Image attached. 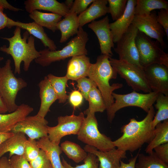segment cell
<instances>
[{
    "mask_svg": "<svg viewBox=\"0 0 168 168\" xmlns=\"http://www.w3.org/2000/svg\"><path fill=\"white\" fill-rule=\"evenodd\" d=\"M140 64L143 68L154 63L168 67V54L159 43L138 30L135 39Z\"/></svg>",
    "mask_w": 168,
    "mask_h": 168,
    "instance_id": "obj_8",
    "label": "cell"
},
{
    "mask_svg": "<svg viewBox=\"0 0 168 168\" xmlns=\"http://www.w3.org/2000/svg\"><path fill=\"white\" fill-rule=\"evenodd\" d=\"M168 10V2L165 0H137L135 16H144L150 15L155 9Z\"/></svg>",
    "mask_w": 168,
    "mask_h": 168,
    "instance_id": "obj_28",
    "label": "cell"
},
{
    "mask_svg": "<svg viewBox=\"0 0 168 168\" xmlns=\"http://www.w3.org/2000/svg\"><path fill=\"white\" fill-rule=\"evenodd\" d=\"M94 0H75L69 11V13H75L80 15L84 12L88 6Z\"/></svg>",
    "mask_w": 168,
    "mask_h": 168,
    "instance_id": "obj_40",
    "label": "cell"
},
{
    "mask_svg": "<svg viewBox=\"0 0 168 168\" xmlns=\"http://www.w3.org/2000/svg\"><path fill=\"white\" fill-rule=\"evenodd\" d=\"M91 64L90 58L86 55L72 57L68 63L65 76L68 80L76 81L88 76Z\"/></svg>",
    "mask_w": 168,
    "mask_h": 168,
    "instance_id": "obj_21",
    "label": "cell"
},
{
    "mask_svg": "<svg viewBox=\"0 0 168 168\" xmlns=\"http://www.w3.org/2000/svg\"><path fill=\"white\" fill-rule=\"evenodd\" d=\"M153 151L159 159L168 164V143L156 147Z\"/></svg>",
    "mask_w": 168,
    "mask_h": 168,
    "instance_id": "obj_43",
    "label": "cell"
},
{
    "mask_svg": "<svg viewBox=\"0 0 168 168\" xmlns=\"http://www.w3.org/2000/svg\"><path fill=\"white\" fill-rule=\"evenodd\" d=\"M83 161V164L75 166L71 165L63 158L61 162L64 168H100L97 158L92 153L88 152L86 157Z\"/></svg>",
    "mask_w": 168,
    "mask_h": 168,
    "instance_id": "obj_36",
    "label": "cell"
},
{
    "mask_svg": "<svg viewBox=\"0 0 168 168\" xmlns=\"http://www.w3.org/2000/svg\"><path fill=\"white\" fill-rule=\"evenodd\" d=\"M155 114L152 106L142 120L130 119L129 122L121 128L122 135L113 141L114 147L125 152H133L140 148L144 143H149L154 136L152 124Z\"/></svg>",
    "mask_w": 168,
    "mask_h": 168,
    "instance_id": "obj_1",
    "label": "cell"
},
{
    "mask_svg": "<svg viewBox=\"0 0 168 168\" xmlns=\"http://www.w3.org/2000/svg\"><path fill=\"white\" fill-rule=\"evenodd\" d=\"M77 86L86 100H88V95L91 89L97 86L96 83L89 78L86 77L81 78L76 81Z\"/></svg>",
    "mask_w": 168,
    "mask_h": 168,
    "instance_id": "obj_38",
    "label": "cell"
},
{
    "mask_svg": "<svg viewBox=\"0 0 168 168\" xmlns=\"http://www.w3.org/2000/svg\"><path fill=\"white\" fill-rule=\"evenodd\" d=\"M29 163L31 168H48L51 165L45 152L41 149L38 156Z\"/></svg>",
    "mask_w": 168,
    "mask_h": 168,
    "instance_id": "obj_39",
    "label": "cell"
},
{
    "mask_svg": "<svg viewBox=\"0 0 168 168\" xmlns=\"http://www.w3.org/2000/svg\"><path fill=\"white\" fill-rule=\"evenodd\" d=\"M112 67L117 74L125 79L133 91H142L148 93L152 92L145 77L143 69L127 62L109 58Z\"/></svg>",
    "mask_w": 168,
    "mask_h": 168,
    "instance_id": "obj_9",
    "label": "cell"
},
{
    "mask_svg": "<svg viewBox=\"0 0 168 168\" xmlns=\"http://www.w3.org/2000/svg\"><path fill=\"white\" fill-rule=\"evenodd\" d=\"M33 110L32 107L23 103L13 112L0 114V132H11L18 123L28 116Z\"/></svg>",
    "mask_w": 168,
    "mask_h": 168,
    "instance_id": "obj_19",
    "label": "cell"
},
{
    "mask_svg": "<svg viewBox=\"0 0 168 168\" xmlns=\"http://www.w3.org/2000/svg\"><path fill=\"white\" fill-rule=\"evenodd\" d=\"M158 93L152 91L146 94H142L133 90L131 93L125 94L113 92L112 95L115 100L107 110L108 121L111 123L115 117L116 113L121 109L127 107H137L147 113L155 102Z\"/></svg>",
    "mask_w": 168,
    "mask_h": 168,
    "instance_id": "obj_7",
    "label": "cell"
},
{
    "mask_svg": "<svg viewBox=\"0 0 168 168\" xmlns=\"http://www.w3.org/2000/svg\"><path fill=\"white\" fill-rule=\"evenodd\" d=\"M83 113L87 116L85 117L77 135L78 139L100 151H107L115 147L110 138L99 131L95 113Z\"/></svg>",
    "mask_w": 168,
    "mask_h": 168,
    "instance_id": "obj_6",
    "label": "cell"
},
{
    "mask_svg": "<svg viewBox=\"0 0 168 168\" xmlns=\"http://www.w3.org/2000/svg\"><path fill=\"white\" fill-rule=\"evenodd\" d=\"M11 63L10 59H7L5 65L0 67V94L9 113L18 108L19 106L16 103L17 93L27 86L23 79L15 76Z\"/></svg>",
    "mask_w": 168,
    "mask_h": 168,
    "instance_id": "obj_5",
    "label": "cell"
},
{
    "mask_svg": "<svg viewBox=\"0 0 168 168\" xmlns=\"http://www.w3.org/2000/svg\"><path fill=\"white\" fill-rule=\"evenodd\" d=\"M107 0H94L91 4L78 16L79 27L109 13Z\"/></svg>",
    "mask_w": 168,
    "mask_h": 168,
    "instance_id": "obj_24",
    "label": "cell"
},
{
    "mask_svg": "<svg viewBox=\"0 0 168 168\" xmlns=\"http://www.w3.org/2000/svg\"><path fill=\"white\" fill-rule=\"evenodd\" d=\"M14 132H0V145L7 139L12 136Z\"/></svg>",
    "mask_w": 168,
    "mask_h": 168,
    "instance_id": "obj_49",
    "label": "cell"
},
{
    "mask_svg": "<svg viewBox=\"0 0 168 168\" xmlns=\"http://www.w3.org/2000/svg\"><path fill=\"white\" fill-rule=\"evenodd\" d=\"M37 143L40 149L45 152L53 168H64L60 157L63 152L59 145L51 142L48 137L40 138Z\"/></svg>",
    "mask_w": 168,
    "mask_h": 168,
    "instance_id": "obj_26",
    "label": "cell"
},
{
    "mask_svg": "<svg viewBox=\"0 0 168 168\" xmlns=\"http://www.w3.org/2000/svg\"><path fill=\"white\" fill-rule=\"evenodd\" d=\"M13 135L0 145V158L9 152V158L14 155L23 156L27 140L25 134L21 132H14Z\"/></svg>",
    "mask_w": 168,
    "mask_h": 168,
    "instance_id": "obj_23",
    "label": "cell"
},
{
    "mask_svg": "<svg viewBox=\"0 0 168 168\" xmlns=\"http://www.w3.org/2000/svg\"><path fill=\"white\" fill-rule=\"evenodd\" d=\"M138 30L132 24L126 32L116 43L114 49L119 56V59L135 65L143 69L140 65L136 47L135 39Z\"/></svg>",
    "mask_w": 168,
    "mask_h": 168,
    "instance_id": "obj_11",
    "label": "cell"
},
{
    "mask_svg": "<svg viewBox=\"0 0 168 168\" xmlns=\"http://www.w3.org/2000/svg\"><path fill=\"white\" fill-rule=\"evenodd\" d=\"M26 31L21 36V28L16 27L13 32V35L10 38L2 37L7 40L9 46L7 47L3 45L0 47V50L9 54L12 57L15 66L14 74L21 73V64L23 62V69L27 71L31 63L40 55L39 51L37 50L35 44V39Z\"/></svg>",
    "mask_w": 168,
    "mask_h": 168,
    "instance_id": "obj_2",
    "label": "cell"
},
{
    "mask_svg": "<svg viewBox=\"0 0 168 168\" xmlns=\"http://www.w3.org/2000/svg\"><path fill=\"white\" fill-rule=\"evenodd\" d=\"M13 26L26 30L30 34L40 40L44 46L49 50H56L57 47L54 41L48 37L43 27L35 22L24 23L9 18L8 28L10 29Z\"/></svg>",
    "mask_w": 168,
    "mask_h": 168,
    "instance_id": "obj_18",
    "label": "cell"
},
{
    "mask_svg": "<svg viewBox=\"0 0 168 168\" xmlns=\"http://www.w3.org/2000/svg\"><path fill=\"white\" fill-rule=\"evenodd\" d=\"M137 159L135 168H168V164L159 159L154 151L147 155L138 153Z\"/></svg>",
    "mask_w": 168,
    "mask_h": 168,
    "instance_id": "obj_34",
    "label": "cell"
},
{
    "mask_svg": "<svg viewBox=\"0 0 168 168\" xmlns=\"http://www.w3.org/2000/svg\"><path fill=\"white\" fill-rule=\"evenodd\" d=\"M89 107L84 112H102L106 110L103 96L97 86L92 87L88 95Z\"/></svg>",
    "mask_w": 168,
    "mask_h": 168,
    "instance_id": "obj_33",
    "label": "cell"
},
{
    "mask_svg": "<svg viewBox=\"0 0 168 168\" xmlns=\"http://www.w3.org/2000/svg\"><path fill=\"white\" fill-rule=\"evenodd\" d=\"M48 168H53L51 165Z\"/></svg>",
    "mask_w": 168,
    "mask_h": 168,
    "instance_id": "obj_53",
    "label": "cell"
},
{
    "mask_svg": "<svg viewBox=\"0 0 168 168\" xmlns=\"http://www.w3.org/2000/svg\"><path fill=\"white\" fill-rule=\"evenodd\" d=\"M4 59V58L0 56V62L2 60Z\"/></svg>",
    "mask_w": 168,
    "mask_h": 168,
    "instance_id": "obj_52",
    "label": "cell"
},
{
    "mask_svg": "<svg viewBox=\"0 0 168 168\" xmlns=\"http://www.w3.org/2000/svg\"><path fill=\"white\" fill-rule=\"evenodd\" d=\"M157 21L165 31L167 39H168V10L162 9L158 12L156 16Z\"/></svg>",
    "mask_w": 168,
    "mask_h": 168,
    "instance_id": "obj_42",
    "label": "cell"
},
{
    "mask_svg": "<svg viewBox=\"0 0 168 168\" xmlns=\"http://www.w3.org/2000/svg\"><path fill=\"white\" fill-rule=\"evenodd\" d=\"M84 118V114L82 112L78 115L73 114L59 116L57 125L48 127L49 139L53 143L59 145L63 137L71 134L77 135Z\"/></svg>",
    "mask_w": 168,
    "mask_h": 168,
    "instance_id": "obj_10",
    "label": "cell"
},
{
    "mask_svg": "<svg viewBox=\"0 0 168 168\" xmlns=\"http://www.w3.org/2000/svg\"><path fill=\"white\" fill-rule=\"evenodd\" d=\"M156 16L154 12H152L150 15L146 16H135L132 24L138 31L151 39L156 40L164 50L166 47V44L163 40L166 34L163 28L157 21Z\"/></svg>",
    "mask_w": 168,
    "mask_h": 168,
    "instance_id": "obj_12",
    "label": "cell"
},
{
    "mask_svg": "<svg viewBox=\"0 0 168 168\" xmlns=\"http://www.w3.org/2000/svg\"><path fill=\"white\" fill-rule=\"evenodd\" d=\"M29 16L34 22L53 32L57 30V24L62 20V17L56 14L43 12L37 10L32 11L29 13Z\"/></svg>",
    "mask_w": 168,
    "mask_h": 168,
    "instance_id": "obj_27",
    "label": "cell"
},
{
    "mask_svg": "<svg viewBox=\"0 0 168 168\" xmlns=\"http://www.w3.org/2000/svg\"><path fill=\"white\" fill-rule=\"evenodd\" d=\"M110 57L102 54L98 56L96 63L91 64L88 74L89 78L96 83L100 91L106 110L114 102L112 95L113 91L122 88L123 86L122 83H118L110 85V80L116 79L117 73L110 64Z\"/></svg>",
    "mask_w": 168,
    "mask_h": 168,
    "instance_id": "obj_3",
    "label": "cell"
},
{
    "mask_svg": "<svg viewBox=\"0 0 168 168\" xmlns=\"http://www.w3.org/2000/svg\"><path fill=\"white\" fill-rule=\"evenodd\" d=\"M60 147L69 158L77 163L83 161L87 156V152L80 145L70 141L63 142Z\"/></svg>",
    "mask_w": 168,
    "mask_h": 168,
    "instance_id": "obj_31",
    "label": "cell"
},
{
    "mask_svg": "<svg viewBox=\"0 0 168 168\" xmlns=\"http://www.w3.org/2000/svg\"><path fill=\"white\" fill-rule=\"evenodd\" d=\"M154 138L145 150L148 154L152 152L156 147L168 143V120L158 124L154 129Z\"/></svg>",
    "mask_w": 168,
    "mask_h": 168,
    "instance_id": "obj_29",
    "label": "cell"
},
{
    "mask_svg": "<svg viewBox=\"0 0 168 168\" xmlns=\"http://www.w3.org/2000/svg\"><path fill=\"white\" fill-rule=\"evenodd\" d=\"M9 160L12 168H31L23 156L14 155Z\"/></svg>",
    "mask_w": 168,
    "mask_h": 168,
    "instance_id": "obj_41",
    "label": "cell"
},
{
    "mask_svg": "<svg viewBox=\"0 0 168 168\" xmlns=\"http://www.w3.org/2000/svg\"><path fill=\"white\" fill-rule=\"evenodd\" d=\"M73 0H66L64 3L67 7L70 10L73 5Z\"/></svg>",
    "mask_w": 168,
    "mask_h": 168,
    "instance_id": "obj_51",
    "label": "cell"
},
{
    "mask_svg": "<svg viewBox=\"0 0 168 168\" xmlns=\"http://www.w3.org/2000/svg\"><path fill=\"white\" fill-rule=\"evenodd\" d=\"M79 27L77 15L74 13H69L57 24V29L61 33L59 42H65L71 37L77 34Z\"/></svg>",
    "mask_w": 168,
    "mask_h": 168,
    "instance_id": "obj_25",
    "label": "cell"
},
{
    "mask_svg": "<svg viewBox=\"0 0 168 168\" xmlns=\"http://www.w3.org/2000/svg\"><path fill=\"white\" fill-rule=\"evenodd\" d=\"M137 0H128L125 11L122 15L109 26L114 43H116L132 24L135 16L134 9Z\"/></svg>",
    "mask_w": 168,
    "mask_h": 168,
    "instance_id": "obj_17",
    "label": "cell"
},
{
    "mask_svg": "<svg viewBox=\"0 0 168 168\" xmlns=\"http://www.w3.org/2000/svg\"><path fill=\"white\" fill-rule=\"evenodd\" d=\"M155 102L154 106L157 111L152 124L154 129L158 124L168 120V96L159 93Z\"/></svg>",
    "mask_w": 168,
    "mask_h": 168,
    "instance_id": "obj_32",
    "label": "cell"
},
{
    "mask_svg": "<svg viewBox=\"0 0 168 168\" xmlns=\"http://www.w3.org/2000/svg\"><path fill=\"white\" fill-rule=\"evenodd\" d=\"M107 16L100 20L92 21L88 26L98 38L101 54L111 57L113 55L112 49L114 48V44Z\"/></svg>",
    "mask_w": 168,
    "mask_h": 168,
    "instance_id": "obj_15",
    "label": "cell"
},
{
    "mask_svg": "<svg viewBox=\"0 0 168 168\" xmlns=\"http://www.w3.org/2000/svg\"><path fill=\"white\" fill-rule=\"evenodd\" d=\"M47 77L57 95L58 103L65 102L69 97L66 90L68 80L67 77H57L51 73L48 74Z\"/></svg>",
    "mask_w": 168,
    "mask_h": 168,
    "instance_id": "obj_30",
    "label": "cell"
},
{
    "mask_svg": "<svg viewBox=\"0 0 168 168\" xmlns=\"http://www.w3.org/2000/svg\"><path fill=\"white\" fill-rule=\"evenodd\" d=\"M138 153L134 157L129 159L128 163H124L121 160L119 168H135V165L137 160Z\"/></svg>",
    "mask_w": 168,
    "mask_h": 168,
    "instance_id": "obj_46",
    "label": "cell"
},
{
    "mask_svg": "<svg viewBox=\"0 0 168 168\" xmlns=\"http://www.w3.org/2000/svg\"><path fill=\"white\" fill-rule=\"evenodd\" d=\"M68 99L70 104L75 108L79 107L82 104L83 97L79 90H75L70 93Z\"/></svg>",
    "mask_w": 168,
    "mask_h": 168,
    "instance_id": "obj_44",
    "label": "cell"
},
{
    "mask_svg": "<svg viewBox=\"0 0 168 168\" xmlns=\"http://www.w3.org/2000/svg\"><path fill=\"white\" fill-rule=\"evenodd\" d=\"M84 149L86 152L92 153L96 156L100 163V168H119L121 159L127 158L126 152L115 147L104 152L86 145Z\"/></svg>",
    "mask_w": 168,
    "mask_h": 168,
    "instance_id": "obj_16",
    "label": "cell"
},
{
    "mask_svg": "<svg viewBox=\"0 0 168 168\" xmlns=\"http://www.w3.org/2000/svg\"><path fill=\"white\" fill-rule=\"evenodd\" d=\"M89 40L88 35L82 27H80L77 35L71 39L62 49L51 51L46 48L40 50V56L35 62L43 67L49 65L53 63L64 60L76 56L87 55L86 45Z\"/></svg>",
    "mask_w": 168,
    "mask_h": 168,
    "instance_id": "obj_4",
    "label": "cell"
},
{
    "mask_svg": "<svg viewBox=\"0 0 168 168\" xmlns=\"http://www.w3.org/2000/svg\"><path fill=\"white\" fill-rule=\"evenodd\" d=\"M0 5L4 9H8L14 12H18L22 10L21 9L16 7L12 6L8 3L6 0H0Z\"/></svg>",
    "mask_w": 168,
    "mask_h": 168,
    "instance_id": "obj_47",
    "label": "cell"
},
{
    "mask_svg": "<svg viewBox=\"0 0 168 168\" xmlns=\"http://www.w3.org/2000/svg\"><path fill=\"white\" fill-rule=\"evenodd\" d=\"M40 149L35 140L29 138L26 142L23 156L29 162L38 156Z\"/></svg>",
    "mask_w": 168,
    "mask_h": 168,
    "instance_id": "obj_37",
    "label": "cell"
},
{
    "mask_svg": "<svg viewBox=\"0 0 168 168\" xmlns=\"http://www.w3.org/2000/svg\"><path fill=\"white\" fill-rule=\"evenodd\" d=\"M48 122L38 115L28 116L18 123L12 131V132H21L26 135L29 138L39 139L48 137Z\"/></svg>",
    "mask_w": 168,
    "mask_h": 168,
    "instance_id": "obj_14",
    "label": "cell"
},
{
    "mask_svg": "<svg viewBox=\"0 0 168 168\" xmlns=\"http://www.w3.org/2000/svg\"><path fill=\"white\" fill-rule=\"evenodd\" d=\"M7 112V107L0 94V114H5Z\"/></svg>",
    "mask_w": 168,
    "mask_h": 168,
    "instance_id": "obj_50",
    "label": "cell"
},
{
    "mask_svg": "<svg viewBox=\"0 0 168 168\" xmlns=\"http://www.w3.org/2000/svg\"><path fill=\"white\" fill-rule=\"evenodd\" d=\"M38 86L41 103L37 114L45 118L50 111L51 105L57 100V97L47 76L39 82Z\"/></svg>",
    "mask_w": 168,
    "mask_h": 168,
    "instance_id": "obj_22",
    "label": "cell"
},
{
    "mask_svg": "<svg viewBox=\"0 0 168 168\" xmlns=\"http://www.w3.org/2000/svg\"><path fill=\"white\" fill-rule=\"evenodd\" d=\"M4 9L0 5V30L6 27L8 28V26L9 18L3 12Z\"/></svg>",
    "mask_w": 168,
    "mask_h": 168,
    "instance_id": "obj_45",
    "label": "cell"
},
{
    "mask_svg": "<svg viewBox=\"0 0 168 168\" xmlns=\"http://www.w3.org/2000/svg\"><path fill=\"white\" fill-rule=\"evenodd\" d=\"M109 13L114 21L119 19L124 12L128 0H107Z\"/></svg>",
    "mask_w": 168,
    "mask_h": 168,
    "instance_id": "obj_35",
    "label": "cell"
},
{
    "mask_svg": "<svg viewBox=\"0 0 168 168\" xmlns=\"http://www.w3.org/2000/svg\"><path fill=\"white\" fill-rule=\"evenodd\" d=\"M152 91L168 96V67L156 63L143 68Z\"/></svg>",
    "mask_w": 168,
    "mask_h": 168,
    "instance_id": "obj_13",
    "label": "cell"
},
{
    "mask_svg": "<svg viewBox=\"0 0 168 168\" xmlns=\"http://www.w3.org/2000/svg\"><path fill=\"white\" fill-rule=\"evenodd\" d=\"M24 4L26 11L29 13L35 10H43L52 12L64 17L69 10L64 3L56 0H27Z\"/></svg>",
    "mask_w": 168,
    "mask_h": 168,
    "instance_id": "obj_20",
    "label": "cell"
},
{
    "mask_svg": "<svg viewBox=\"0 0 168 168\" xmlns=\"http://www.w3.org/2000/svg\"><path fill=\"white\" fill-rule=\"evenodd\" d=\"M0 168H12L7 157L3 156L0 158Z\"/></svg>",
    "mask_w": 168,
    "mask_h": 168,
    "instance_id": "obj_48",
    "label": "cell"
}]
</instances>
